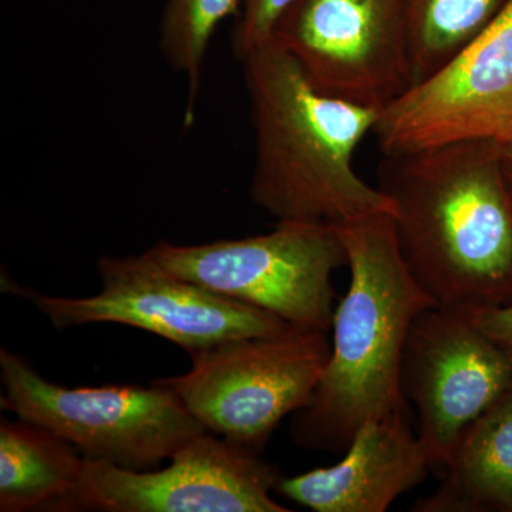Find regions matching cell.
<instances>
[{
    "label": "cell",
    "mask_w": 512,
    "mask_h": 512,
    "mask_svg": "<svg viewBox=\"0 0 512 512\" xmlns=\"http://www.w3.org/2000/svg\"><path fill=\"white\" fill-rule=\"evenodd\" d=\"M400 254L436 308L512 302V200L500 144L461 141L383 156Z\"/></svg>",
    "instance_id": "6da1fadb"
},
{
    "label": "cell",
    "mask_w": 512,
    "mask_h": 512,
    "mask_svg": "<svg viewBox=\"0 0 512 512\" xmlns=\"http://www.w3.org/2000/svg\"><path fill=\"white\" fill-rule=\"evenodd\" d=\"M255 160L251 197L278 222L343 227L393 215V202L355 170L380 111L320 93L274 40L244 59Z\"/></svg>",
    "instance_id": "7a4b0ae2"
},
{
    "label": "cell",
    "mask_w": 512,
    "mask_h": 512,
    "mask_svg": "<svg viewBox=\"0 0 512 512\" xmlns=\"http://www.w3.org/2000/svg\"><path fill=\"white\" fill-rule=\"evenodd\" d=\"M338 229L350 285L333 315L323 375L291 423L299 447L326 453H345L367 421L409 414L404 348L414 319L436 306L404 264L392 215Z\"/></svg>",
    "instance_id": "3957f363"
},
{
    "label": "cell",
    "mask_w": 512,
    "mask_h": 512,
    "mask_svg": "<svg viewBox=\"0 0 512 512\" xmlns=\"http://www.w3.org/2000/svg\"><path fill=\"white\" fill-rule=\"evenodd\" d=\"M0 375L3 410L53 431L86 460L154 470L208 431L173 390L157 382L151 387L67 389L5 348L0 350Z\"/></svg>",
    "instance_id": "277c9868"
},
{
    "label": "cell",
    "mask_w": 512,
    "mask_h": 512,
    "mask_svg": "<svg viewBox=\"0 0 512 512\" xmlns=\"http://www.w3.org/2000/svg\"><path fill=\"white\" fill-rule=\"evenodd\" d=\"M328 332L293 328L191 353L185 375L157 380L202 426L261 453L278 424L311 399L330 355Z\"/></svg>",
    "instance_id": "5b68a950"
},
{
    "label": "cell",
    "mask_w": 512,
    "mask_h": 512,
    "mask_svg": "<svg viewBox=\"0 0 512 512\" xmlns=\"http://www.w3.org/2000/svg\"><path fill=\"white\" fill-rule=\"evenodd\" d=\"M151 255L175 275L301 329L332 328V275L348 265L338 227L278 222L274 231L198 245L158 242Z\"/></svg>",
    "instance_id": "8992f818"
},
{
    "label": "cell",
    "mask_w": 512,
    "mask_h": 512,
    "mask_svg": "<svg viewBox=\"0 0 512 512\" xmlns=\"http://www.w3.org/2000/svg\"><path fill=\"white\" fill-rule=\"evenodd\" d=\"M97 272L103 288L96 296H37V308L55 328L119 323L170 340L188 355L227 340L296 328L279 316L175 275L148 251L103 256Z\"/></svg>",
    "instance_id": "52a82bcc"
},
{
    "label": "cell",
    "mask_w": 512,
    "mask_h": 512,
    "mask_svg": "<svg viewBox=\"0 0 512 512\" xmlns=\"http://www.w3.org/2000/svg\"><path fill=\"white\" fill-rule=\"evenodd\" d=\"M272 40L320 93L382 111L414 84L404 0H296Z\"/></svg>",
    "instance_id": "ba28073f"
},
{
    "label": "cell",
    "mask_w": 512,
    "mask_h": 512,
    "mask_svg": "<svg viewBox=\"0 0 512 512\" xmlns=\"http://www.w3.org/2000/svg\"><path fill=\"white\" fill-rule=\"evenodd\" d=\"M279 481V471L259 453L207 431L163 470H127L84 458L79 483L49 511L289 512L271 495Z\"/></svg>",
    "instance_id": "9c48e42d"
},
{
    "label": "cell",
    "mask_w": 512,
    "mask_h": 512,
    "mask_svg": "<svg viewBox=\"0 0 512 512\" xmlns=\"http://www.w3.org/2000/svg\"><path fill=\"white\" fill-rule=\"evenodd\" d=\"M383 156L512 138V0L436 73L379 113Z\"/></svg>",
    "instance_id": "30bf717a"
},
{
    "label": "cell",
    "mask_w": 512,
    "mask_h": 512,
    "mask_svg": "<svg viewBox=\"0 0 512 512\" xmlns=\"http://www.w3.org/2000/svg\"><path fill=\"white\" fill-rule=\"evenodd\" d=\"M402 383L431 468L441 470L464 430L510 389L512 366L467 311L433 306L410 328Z\"/></svg>",
    "instance_id": "8fae6325"
},
{
    "label": "cell",
    "mask_w": 512,
    "mask_h": 512,
    "mask_svg": "<svg viewBox=\"0 0 512 512\" xmlns=\"http://www.w3.org/2000/svg\"><path fill=\"white\" fill-rule=\"evenodd\" d=\"M430 470L409 414H394L363 424L335 466L281 478L275 491L315 512H384Z\"/></svg>",
    "instance_id": "7c38bea8"
},
{
    "label": "cell",
    "mask_w": 512,
    "mask_h": 512,
    "mask_svg": "<svg viewBox=\"0 0 512 512\" xmlns=\"http://www.w3.org/2000/svg\"><path fill=\"white\" fill-rule=\"evenodd\" d=\"M416 512H512V386L464 430Z\"/></svg>",
    "instance_id": "4fadbf2b"
},
{
    "label": "cell",
    "mask_w": 512,
    "mask_h": 512,
    "mask_svg": "<svg viewBox=\"0 0 512 512\" xmlns=\"http://www.w3.org/2000/svg\"><path fill=\"white\" fill-rule=\"evenodd\" d=\"M84 457L46 427L20 419L0 423V511H49L72 493Z\"/></svg>",
    "instance_id": "5bb4252c"
},
{
    "label": "cell",
    "mask_w": 512,
    "mask_h": 512,
    "mask_svg": "<svg viewBox=\"0 0 512 512\" xmlns=\"http://www.w3.org/2000/svg\"><path fill=\"white\" fill-rule=\"evenodd\" d=\"M414 84L484 32L511 0H404Z\"/></svg>",
    "instance_id": "9a60e30c"
},
{
    "label": "cell",
    "mask_w": 512,
    "mask_h": 512,
    "mask_svg": "<svg viewBox=\"0 0 512 512\" xmlns=\"http://www.w3.org/2000/svg\"><path fill=\"white\" fill-rule=\"evenodd\" d=\"M241 12V0H167L160 23V49L167 63L187 80L185 126L194 117L205 55L218 26Z\"/></svg>",
    "instance_id": "2e32d148"
},
{
    "label": "cell",
    "mask_w": 512,
    "mask_h": 512,
    "mask_svg": "<svg viewBox=\"0 0 512 512\" xmlns=\"http://www.w3.org/2000/svg\"><path fill=\"white\" fill-rule=\"evenodd\" d=\"M296 0H241V12L232 47L238 59L265 45L274 36L276 25Z\"/></svg>",
    "instance_id": "e0dca14e"
},
{
    "label": "cell",
    "mask_w": 512,
    "mask_h": 512,
    "mask_svg": "<svg viewBox=\"0 0 512 512\" xmlns=\"http://www.w3.org/2000/svg\"><path fill=\"white\" fill-rule=\"evenodd\" d=\"M467 313L478 328L493 340L512 366V302L473 309Z\"/></svg>",
    "instance_id": "ac0fdd59"
},
{
    "label": "cell",
    "mask_w": 512,
    "mask_h": 512,
    "mask_svg": "<svg viewBox=\"0 0 512 512\" xmlns=\"http://www.w3.org/2000/svg\"><path fill=\"white\" fill-rule=\"evenodd\" d=\"M500 147L505 163L512 165V138L507 143L501 144Z\"/></svg>",
    "instance_id": "d6986e66"
},
{
    "label": "cell",
    "mask_w": 512,
    "mask_h": 512,
    "mask_svg": "<svg viewBox=\"0 0 512 512\" xmlns=\"http://www.w3.org/2000/svg\"><path fill=\"white\" fill-rule=\"evenodd\" d=\"M505 167H507L508 188H510V194H511V200H512V165L505 163Z\"/></svg>",
    "instance_id": "ffe728a7"
}]
</instances>
